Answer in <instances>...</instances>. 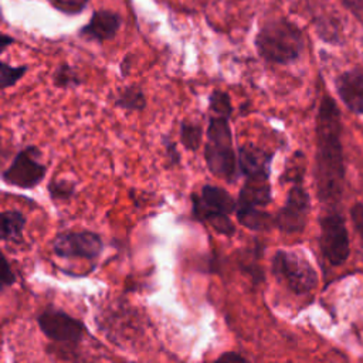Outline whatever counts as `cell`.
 Returning <instances> with one entry per match:
<instances>
[{
    "label": "cell",
    "mask_w": 363,
    "mask_h": 363,
    "mask_svg": "<svg viewBox=\"0 0 363 363\" xmlns=\"http://www.w3.org/2000/svg\"><path fill=\"white\" fill-rule=\"evenodd\" d=\"M340 122L336 105L329 96L320 102L316 119V169L318 197L322 203H336L343 184V157L340 146Z\"/></svg>",
    "instance_id": "1"
},
{
    "label": "cell",
    "mask_w": 363,
    "mask_h": 363,
    "mask_svg": "<svg viewBox=\"0 0 363 363\" xmlns=\"http://www.w3.org/2000/svg\"><path fill=\"white\" fill-rule=\"evenodd\" d=\"M228 119L225 116L210 115L206 129L204 159L211 174L227 183H234L240 176V170Z\"/></svg>",
    "instance_id": "2"
},
{
    "label": "cell",
    "mask_w": 363,
    "mask_h": 363,
    "mask_svg": "<svg viewBox=\"0 0 363 363\" xmlns=\"http://www.w3.org/2000/svg\"><path fill=\"white\" fill-rule=\"evenodd\" d=\"M193 218L207 223L216 233L230 237L235 233V227L230 220V214L235 213L237 200L223 187L204 184L200 193H191Z\"/></svg>",
    "instance_id": "3"
},
{
    "label": "cell",
    "mask_w": 363,
    "mask_h": 363,
    "mask_svg": "<svg viewBox=\"0 0 363 363\" xmlns=\"http://www.w3.org/2000/svg\"><path fill=\"white\" fill-rule=\"evenodd\" d=\"M257 50L269 62L288 64L296 60L302 50V37L296 27L286 21H274L261 28L257 35Z\"/></svg>",
    "instance_id": "4"
},
{
    "label": "cell",
    "mask_w": 363,
    "mask_h": 363,
    "mask_svg": "<svg viewBox=\"0 0 363 363\" xmlns=\"http://www.w3.org/2000/svg\"><path fill=\"white\" fill-rule=\"evenodd\" d=\"M271 271L295 294L309 292L318 282L316 271L311 262L296 251L278 250L272 257Z\"/></svg>",
    "instance_id": "5"
},
{
    "label": "cell",
    "mask_w": 363,
    "mask_h": 363,
    "mask_svg": "<svg viewBox=\"0 0 363 363\" xmlns=\"http://www.w3.org/2000/svg\"><path fill=\"white\" fill-rule=\"evenodd\" d=\"M41 156L43 153L37 146H26L13 157L6 170H3V182L18 189H33L38 186L47 173V164L40 160Z\"/></svg>",
    "instance_id": "6"
},
{
    "label": "cell",
    "mask_w": 363,
    "mask_h": 363,
    "mask_svg": "<svg viewBox=\"0 0 363 363\" xmlns=\"http://www.w3.org/2000/svg\"><path fill=\"white\" fill-rule=\"evenodd\" d=\"M37 323L47 339L71 349L77 347L86 335V326L82 320L54 308L43 311L37 316Z\"/></svg>",
    "instance_id": "7"
},
{
    "label": "cell",
    "mask_w": 363,
    "mask_h": 363,
    "mask_svg": "<svg viewBox=\"0 0 363 363\" xmlns=\"http://www.w3.org/2000/svg\"><path fill=\"white\" fill-rule=\"evenodd\" d=\"M104 244L99 234L89 230L62 231L52 240V251L57 257L65 259H88L98 258Z\"/></svg>",
    "instance_id": "8"
},
{
    "label": "cell",
    "mask_w": 363,
    "mask_h": 363,
    "mask_svg": "<svg viewBox=\"0 0 363 363\" xmlns=\"http://www.w3.org/2000/svg\"><path fill=\"white\" fill-rule=\"evenodd\" d=\"M309 211V194L301 183H296L289 189L284 206L274 216L275 227L285 234L301 233L305 228Z\"/></svg>",
    "instance_id": "9"
},
{
    "label": "cell",
    "mask_w": 363,
    "mask_h": 363,
    "mask_svg": "<svg viewBox=\"0 0 363 363\" xmlns=\"http://www.w3.org/2000/svg\"><path fill=\"white\" fill-rule=\"evenodd\" d=\"M320 250L323 257L333 265H339L349 257V238L343 218L336 211L320 217Z\"/></svg>",
    "instance_id": "10"
},
{
    "label": "cell",
    "mask_w": 363,
    "mask_h": 363,
    "mask_svg": "<svg viewBox=\"0 0 363 363\" xmlns=\"http://www.w3.org/2000/svg\"><path fill=\"white\" fill-rule=\"evenodd\" d=\"M237 156L238 170L244 177L271 174V163L274 156L272 152L252 143H245L238 147Z\"/></svg>",
    "instance_id": "11"
},
{
    "label": "cell",
    "mask_w": 363,
    "mask_h": 363,
    "mask_svg": "<svg viewBox=\"0 0 363 363\" xmlns=\"http://www.w3.org/2000/svg\"><path fill=\"white\" fill-rule=\"evenodd\" d=\"M271 201H272V194H271L269 176L245 177V182L237 199V208H245V207L265 208Z\"/></svg>",
    "instance_id": "12"
},
{
    "label": "cell",
    "mask_w": 363,
    "mask_h": 363,
    "mask_svg": "<svg viewBox=\"0 0 363 363\" xmlns=\"http://www.w3.org/2000/svg\"><path fill=\"white\" fill-rule=\"evenodd\" d=\"M336 89L352 111L363 113V69H353L340 75L336 81Z\"/></svg>",
    "instance_id": "13"
},
{
    "label": "cell",
    "mask_w": 363,
    "mask_h": 363,
    "mask_svg": "<svg viewBox=\"0 0 363 363\" xmlns=\"http://www.w3.org/2000/svg\"><path fill=\"white\" fill-rule=\"evenodd\" d=\"M119 17L109 11H98L94 14L91 23L82 30V34L92 40H109L119 28Z\"/></svg>",
    "instance_id": "14"
},
{
    "label": "cell",
    "mask_w": 363,
    "mask_h": 363,
    "mask_svg": "<svg viewBox=\"0 0 363 363\" xmlns=\"http://www.w3.org/2000/svg\"><path fill=\"white\" fill-rule=\"evenodd\" d=\"M235 216L241 225L254 231H267L271 227H275L274 217L269 213H267L264 208H257V207L235 208Z\"/></svg>",
    "instance_id": "15"
},
{
    "label": "cell",
    "mask_w": 363,
    "mask_h": 363,
    "mask_svg": "<svg viewBox=\"0 0 363 363\" xmlns=\"http://www.w3.org/2000/svg\"><path fill=\"white\" fill-rule=\"evenodd\" d=\"M26 216L17 210L1 213V240L4 242H21L26 227Z\"/></svg>",
    "instance_id": "16"
},
{
    "label": "cell",
    "mask_w": 363,
    "mask_h": 363,
    "mask_svg": "<svg viewBox=\"0 0 363 363\" xmlns=\"http://www.w3.org/2000/svg\"><path fill=\"white\" fill-rule=\"evenodd\" d=\"M113 105L126 112H139L146 108L147 99L145 92L139 86L129 85V86H125L113 98Z\"/></svg>",
    "instance_id": "17"
},
{
    "label": "cell",
    "mask_w": 363,
    "mask_h": 363,
    "mask_svg": "<svg viewBox=\"0 0 363 363\" xmlns=\"http://www.w3.org/2000/svg\"><path fill=\"white\" fill-rule=\"evenodd\" d=\"M47 191L54 203H65L75 196L77 184L68 179L52 177L47 184Z\"/></svg>",
    "instance_id": "18"
},
{
    "label": "cell",
    "mask_w": 363,
    "mask_h": 363,
    "mask_svg": "<svg viewBox=\"0 0 363 363\" xmlns=\"http://www.w3.org/2000/svg\"><path fill=\"white\" fill-rule=\"evenodd\" d=\"M180 143L183 145L184 149L196 152L203 143V126L191 121H182Z\"/></svg>",
    "instance_id": "19"
},
{
    "label": "cell",
    "mask_w": 363,
    "mask_h": 363,
    "mask_svg": "<svg viewBox=\"0 0 363 363\" xmlns=\"http://www.w3.org/2000/svg\"><path fill=\"white\" fill-rule=\"evenodd\" d=\"M208 111L210 115L230 118L233 113V104L230 95L224 91L214 89L208 96Z\"/></svg>",
    "instance_id": "20"
},
{
    "label": "cell",
    "mask_w": 363,
    "mask_h": 363,
    "mask_svg": "<svg viewBox=\"0 0 363 363\" xmlns=\"http://www.w3.org/2000/svg\"><path fill=\"white\" fill-rule=\"evenodd\" d=\"M52 82L60 89H72V88H77L81 85V79H79L77 71L67 64L60 65L55 69Z\"/></svg>",
    "instance_id": "21"
},
{
    "label": "cell",
    "mask_w": 363,
    "mask_h": 363,
    "mask_svg": "<svg viewBox=\"0 0 363 363\" xmlns=\"http://www.w3.org/2000/svg\"><path fill=\"white\" fill-rule=\"evenodd\" d=\"M26 71H27L26 65L13 67V65H9L7 62H1V65H0V88L7 89V88L16 85L21 79V77L26 74Z\"/></svg>",
    "instance_id": "22"
},
{
    "label": "cell",
    "mask_w": 363,
    "mask_h": 363,
    "mask_svg": "<svg viewBox=\"0 0 363 363\" xmlns=\"http://www.w3.org/2000/svg\"><path fill=\"white\" fill-rule=\"evenodd\" d=\"M162 146L164 147V153H166V159L169 162V166L170 167L179 166L180 164V152H179L176 143L172 140V138L164 135L162 138Z\"/></svg>",
    "instance_id": "23"
},
{
    "label": "cell",
    "mask_w": 363,
    "mask_h": 363,
    "mask_svg": "<svg viewBox=\"0 0 363 363\" xmlns=\"http://www.w3.org/2000/svg\"><path fill=\"white\" fill-rule=\"evenodd\" d=\"M51 3L65 13H78L84 9L86 0H51Z\"/></svg>",
    "instance_id": "24"
},
{
    "label": "cell",
    "mask_w": 363,
    "mask_h": 363,
    "mask_svg": "<svg viewBox=\"0 0 363 363\" xmlns=\"http://www.w3.org/2000/svg\"><path fill=\"white\" fill-rule=\"evenodd\" d=\"M16 282V274L9 262V259L3 255V262H1V278H0V284H1V289L11 286Z\"/></svg>",
    "instance_id": "25"
},
{
    "label": "cell",
    "mask_w": 363,
    "mask_h": 363,
    "mask_svg": "<svg viewBox=\"0 0 363 363\" xmlns=\"http://www.w3.org/2000/svg\"><path fill=\"white\" fill-rule=\"evenodd\" d=\"M352 220H353V224H354L356 230L363 237V204L362 203L353 206V208H352Z\"/></svg>",
    "instance_id": "26"
},
{
    "label": "cell",
    "mask_w": 363,
    "mask_h": 363,
    "mask_svg": "<svg viewBox=\"0 0 363 363\" xmlns=\"http://www.w3.org/2000/svg\"><path fill=\"white\" fill-rule=\"evenodd\" d=\"M218 362H247V357L241 356L237 352H224L217 357Z\"/></svg>",
    "instance_id": "27"
}]
</instances>
